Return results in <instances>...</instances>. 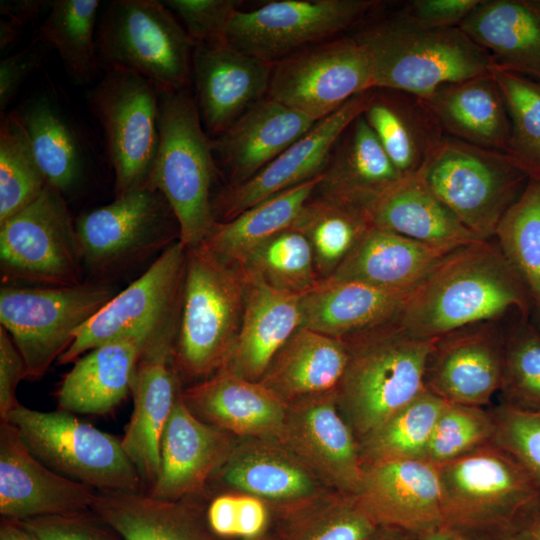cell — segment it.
Wrapping results in <instances>:
<instances>
[{
	"mask_svg": "<svg viewBox=\"0 0 540 540\" xmlns=\"http://www.w3.org/2000/svg\"><path fill=\"white\" fill-rule=\"evenodd\" d=\"M182 398L201 420L239 436L277 440L287 403L260 382L219 371L184 391Z\"/></svg>",
	"mask_w": 540,
	"mask_h": 540,
	"instance_id": "obj_27",
	"label": "cell"
},
{
	"mask_svg": "<svg viewBox=\"0 0 540 540\" xmlns=\"http://www.w3.org/2000/svg\"><path fill=\"white\" fill-rule=\"evenodd\" d=\"M436 466L444 523L476 540H499L514 516L540 492L494 441Z\"/></svg>",
	"mask_w": 540,
	"mask_h": 540,
	"instance_id": "obj_8",
	"label": "cell"
},
{
	"mask_svg": "<svg viewBox=\"0 0 540 540\" xmlns=\"http://www.w3.org/2000/svg\"><path fill=\"white\" fill-rule=\"evenodd\" d=\"M365 212L372 227L437 247L457 249L481 240L416 174L402 177Z\"/></svg>",
	"mask_w": 540,
	"mask_h": 540,
	"instance_id": "obj_37",
	"label": "cell"
},
{
	"mask_svg": "<svg viewBox=\"0 0 540 540\" xmlns=\"http://www.w3.org/2000/svg\"><path fill=\"white\" fill-rule=\"evenodd\" d=\"M194 47L177 17L158 0L110 1L96 30L100 70L137 73L157 90H186Z\"/></svg>",
	"mask_w": 540,
	"mask_h": 540,
	"instance_id": "obj_7",
	"label": "cell"
},
{
	"mask_svg": "<svg viewBox=\"0 0 540 540\" xmlns=\"http://www.w3.org/2000/svg\"><path fill=\"white\" fill-rule=\"evenodd\" d=\"M207 521L215 534L249 540L266 533L269 511L264 501L253 495L226 494L211 502Z\"/></svg>",
	"mask_w": 540,
	"mask_h": 540,
	"instance_id": "obj_52",
	"label": "cell"
},
{
	"mask_svg": "<svg viewBox=\"0 0 540 540\" xmlns=\"http://www.w3.org/2000/svg\"><path fill=\"white\" fill-rule=\"evenodd\" d=\"M424 100L446 135L507 153L510 121L493 73L442 85Z\"/></svg>",
	"mask_w": 540,
	"mask_h": 540,
	"instance_id": "obj_34",
	"label": "cell"
},
{
	"mask_svg": "<svg viewBox=\"0 0 540 540\" xmlns=\"http://www.w3.org/2000/svg\"><path fill=\"white\" fill-rule=\"evenodd\" d=\"M49 3L50 1L43 0H5L0 2V12L5 19L23 27L36 18Z\"/></svg>",
	"mask_w": 540,
	"mask_h": 540,
	"instance_id": "obj_59",
	"label": "cell"
},
{
	"mask_svg": "<svg viewBox=\"0 0 540 540\" xmlns=\"http://www.w3.org/2000/svg\"><path fill=\"white\" fill-rule=\"evenodd\" d=\"M22 27L11 22L8 19H1L0 21V48L6 49L10 46L18 37Z\"/></svg>",
	"mask_w": 540,
	"mask_h": 540,
	"instance_id": "obj_62",
	"label": "cell"
},
{
	"mask_svg": "<svg viewBox=\"0 0 540 540\" xmlns=\"http://www.w3.org/2000/svg\"><path fill=\"white\" fill-rule=\"evenodd\" d=\"M375 88L372 66L356 37L334 38L273 65L268 97L318 122Z\"/></svg>",
	"mask_w": 540,
	"mask_h": 540,
	"instance_id": "obj_14",
	"label": "cell"
},
{
	"mask_svg": "<svg viewBox=\"0 0 540 540\" xmlns=\"http://www.w3.org/2000/svg\"><path fill=\"white\" fill-rule=\"evenodd\" d=\"M0 540H36L18 520L3 519L0 528Z\"/></svg>",
	"mask_w": 540,
	"mask_h": 540,
	"instance_id": "obj_61",
	"label": "cell"
},
{
	"mask_svg": "<svg viewBox=\"0 0 540 540\" xmlns=\"http://www.w3.org/2000/svg\"><path fill=\"white\" fill-rule=\"evenodd\" d=\"M276 441L337 493H358L363 476L359 443L341 415L336 390L287 403Z\"/></svg>",
	"mask_w": 540,
	"mask_h": 540,
	"instance_id": "obj_18",
	"label": "cell"
},
{
	"mask_svg": "<svg viewBox=\"0 0 540 540\" xmlns=\"http://www.w3.org/2000/svg\"><path fill=\"white\" fill-rule=\"evenodd\" d=\"M96 489L40 462L6 420L0 423V513L22 521L91 510Z\"/></svg>",
	"mask_w": 540,
	"mask_h": 540,
	"instance_id": "obj_21",
	"label": "cell"
},
{
	"mask_svg": "<svg viewBox=\"0 0 540 540\" xmlns=\"http://www.w3.org/2000/svg\"><path fill=\"white\" fill-rule=\"evenodd\" d=\"M500 403L540 412V330L528 318L504 328Z\"/></svg>",
	"mask_w": 540,
	"mask_h": 540,
	"instance_id": "obj_48",
	"label": "cell"
},
{
	"mask_svg": "<svg viewBox=\"0 0 540 540\" xmlns=\"http://www.w3.org/2000/svg\"><path fill=\"white\" fill-rule=\"evenodd\" d=\"M458 27L498 69L540 82V1L481 0Z\"/></svg>",
	"mask_w": 540,
	"mask_h": 540,
	"instance_id": "obj_31",
	"label": "cell"
},
{
	"mask_svg": "<svg viewBox=\"0 0 540 540\" xmlns=\"http://www.w3.org/2000/svg\"><path fill=\"white\" fill-rule=\"evenodd\" d=\"M27 378L26 364L9 333L0 325V417L5 420L19 403L16 389Z\"/></svg>",
	"mask_w": 540,
	"mask_h": 540,
	"instance_id": "obj_57",
	"label": "cell"
},
{
	"mask_svg": "<svg viewBox=\"0 0 540 540\" xmlns=\"http://www.w3.org/2000/svg\"><path fill=\"white\" fill-rule=\"evenodd\" d=\"M163 4L179 18L196 44L219 41L237 0H165Z\"/></svg>",
	"mask_w": 540,
	"mask_h": 540,
	"instance_id": "obj_53",
	"label": "cell"
},
{
	"mask_svg": "<svg viewBox=\"0 0 540 540\" xmlns=\"http://www.w3.org/2000/svg\"><path fill=\"white\" fill-rule=\"evenodd\" d=\"M233 446L229 432L198 418L180 392L161 435L159 470L149 494L176 501L196 493Z\"/></svg>",
	"mask_w": 540,
	"mask_h": 540,
	"instance_id": "obj_24",
	"label": "cell"
},
{
	"mask_svg": "<svg viewBox=\"0 0 540 540\" xmlns=\"http://www.w3.org/2000/svg\"><path fill=\"white\" fill-rule=\"evenodd\" d=\"M75 228L83 265L108 272L174 242L179 225L164 195L151 183L80 215Z\"/></svg>",
	"mask_w": 540,
	"mask_h": 540,
	"instance_id": "obj_15",
	"label": "cell"
},
{
	"mask_svg": "<svg viewBox=\"0 0 540 540\" xmlns=\"http://www.w3.org/2000/svg\"><path fill=\"white\" fill-rule=\"evenodd\" d=\"M153 332L109 341L78 358L58 390L61 410L104 414L117 406L131 392L137 363Z\"/></svg>",
	"mask_w": 540,
	"mask_h": 540,
	"instance_id": "obj_32",
	"label": "cell"
},
{
	"mask_svg": "<svg viewBox=\"0 0 540 540\" xmlns=\"http://www.w3.org/2000/svg\"><path fill=\"white\" fill-rule=\"evenodd\" d=\"M187 250L179 240L164 249L139 278L77 331L58 364L75 362L109 341L153 332L181 301Z\"/></svg>",
	"mask_w": 540,
	"mask_h": 540,
	"instance_id": "obj_16",
	"label": "cell"
},
{
	"mask_svg": "<svg viewBox=\"0 0 540 540\" xmlns=\"http://www.w3.org/2000/svg\"><path fill=\"white\" fill-rule=\"evenodd\" d=\"M0 267L5 284L83 283L75 221L59 190L47 184L33 203L0 223Z\"/></svg>",
	"mask_w": 540,
	"mask_h": 540,
	"instance_id": "obj_11",
	"label": "cell"
},
{
	"mask_svg": "<svg viewBox=\"0 0 540 540\" xmlns=\"http://www.w3.org/2000/svg\"><path fill=\"white\" fill-rule=\"evenodd\" d=\"M493 75L510 121L507 154L540 179V82L498 68Z\"/></svg>",
	"mask_w": 540,
	"mask_h": 540,
	"instance_id": "obj_49",
	"label": "cell"
},
{
	"mask_svg": "<svg viewBox=\"0 0 540 540\" xmlns=\"http://www.w3.org/2000/svg\"><path fill=\"white\" fill-rule=\"evenodd\" d=\"M495 429L490 408L446 403L434 427L426 459L435 465L457 459L494 441Z\"/></svg>",
	"mask_w": 540,
	"mask_h": 540,
	"instance_id": "obj_50",
	"label": "cell"
},
{
	"mask_svg": "<svg viewBox=\"0 0 540 540\" xmlns=\"http://www.w3.org/2000/svg\"><path fill=\"white\" fill-rule=\"evenodd\" d=\"M504 327L470 324L435 339L424 371L425 390L447 403L485 407L499 392Z\"/></svg>",
	"mask_w": 540,
	"mask_h": 540,
	"instance_id": "obj_19",
	"label": "cell"
},
{
	"mask_svg": "<svg viewBox=\"0 0 540 540\" xmlns=\"http://www.w3.org/2000/svg\"><path fill=\"white\" fill-rule=\"evenodd\" d=\"M411 292L328 278L301 295V327L345 340L399 321Z\"/></svg>",
	"mask_w": 540,
	"mask_h": 540,
	"instance_id": "obj_26",
	"label": "cell"
},
{
	"mask_svg": "<svg viewBox=\"0 0 540 540\" xmlns=\"http://www.w3.org/2000/svg\"><path fill=\"white\" fill-rule=\"evenodd\" d=\"M371 540H418L414 534L406 531L380 526Z\"/></svg>",
	"mask_w": 540,
	"mask_h": 540,
	"instance_id": "obj_63",
	"label": "cell"
},
{
	"mask_svg": "<svg viewBox=\"0 0 540 540\" xmlns=\"http://www.w3.org/2000/svg\"><path fill=\"white\" fill-rule=\"evenodd\" d=\"M512 311L530 319V298L493 238L444 257L410 293L398 323L414 338L434 339Z\"/></svg>",
	"mask_w": 540,
	"mask_h": 540,
	"instance_id": "obj_1",
	"label": "cell"
},
{
	"mask_svg": "<svg viewBox=\"0 0 540 540\" xmlns=\"http://www.w3.org/2000/svg\"><path fill=\"white\" fill-rule=\"evenodd\" d=\"M41 42L32 41L30 46L0 62V111L7 106L18 93L20 86L36 70L44 59Z\"/></svg>",
	"mask_w": 540,
	"mask_h": 540,
	"instance_id": "obj_56",
	"label": "cell"
},
{
	"mask_svg": "<svg viewBox=\"0 0 540 540\" xmlns=\"http://www.w3.org/2000/svg\"><path fill=\"white\" fill-rule=\"evenodd\" d=\"M363 116L403 177L415 175L446 135L423 98L398 90L374 88Z\"/></svg>",
	"mask_w": 540,
	"mask_h": 540,
	"instance_id": "obj_36",
	"label": "cell"
},
{
	"mask_svg": "<svg viewBox=\"0 0 540 540\" xmlns=\"http://www.w3.org/2000/svg\"><path fill=\"white\" fill-rule=\"evenodd\" d=\"M5 420L53 471L96 490L141 491L142 481L122 440L71 412L33 410L18 403Z\"/></svg>",
	"mask_w": 540,
	"mask_h": 540,
	"instance_id": "obj_9",
	"label": "cell"
},
{
	"mask_svg": "<svg viewBox=\"0 0 540 540\" xmlns=\"http://www.w3.org/2000/svg\"><path fill=\"white\" fill-rule=\"evenodd\" d=\"M313 195L291 228L309 241L317 275L324 280L335 273L371 225L364 210Z\"/></svg>",
	"mask_w": 540,
	"mask_h": 540,
	"instance_id": "obj_41",
	"label": "cell"
},
{
	"mask_svg": "<svg viewBox=\"0 0 540 540\" xmlns=\"http://www.w3.org/2000/svg\"><path fill=\"white\" fill-rule=\"evenodd\" d=\"M446 403L424 391L358 440L363 466L385 460L426 459L434 427Z\"/></svg>",
	"mask_w": 540,
	"mask_h": 540,
	"instance_id": "obj_44",
	"label": "cell"
},
{
	"mask_svg": "<svg viewBox=\"0 0 540 540\" xmlns=\"http://www.w3.org/2000/svg\"><path fill=\"white\" fill-rule=\"evenodd\" d=\"M374 0H280L236 10L221 38L229 46L275 64L334 37L378 5Z\"/></svg>",
	"mask_w": 540,
	"mask_h": 540,
	"instance_id": "obj_13",
	"label": "cell"
},
{
	"mask_svg": "<svg viewBox=\"0 0 540 540\" xmlns=\"http://www.w3.org/2000/svg\"><path fill=\"white\" fill-rule=\"evenodd\" d=\"M494 238L530 298L540 330V179L530 178L501 219Z\"/></svg>",
	"mask_w": 540,
	"mask_h": 540,
	"instance_id": "obj_43",
	"label": "cell"
},
{
	"mask_svg": "<svg viewBox=\"0 0 540 540\" xmlns=\"http://www.w3.org/2000/svg\"><path fill=\"white\" fill-rule=\"evenodd\" d=\"M98 0H54L33 39L53 46L78 84L93 81L100 70L96 51Z\"/></svg>",
	"mask_w": 540,
	"mask_h": 540,
	"instance_id": "obj_42",
	"label": "cell"
},
{
	"mask_svg": "<svg viewBox=\"0 0 540 540\" xmlns=\"http://www.w3.org/2000/svg\"><path fill=\"white\" fill-rule=\"evenodd\" d=\"M249 540H284V539L282 538V536H273V535L264 533L256 538L249 539Z\"/></svg>",
	"mask_w": 540,
	"mask_h": 540,
	"instance_id": "obj_64",
	"label": "cell"
},
{
	"mask_svg": "<svg viewBox=\"0 0 540 540\" xmlns=\"http://www.w3.org/2000/svg\"><path fill=\"white\" fill-rule=\"evenodd\" d=\"M316 122L268 97L252 105L212 141L214 157L227 168L231 185L242 183L277 158Z\"/></svg>",
	"mask_w": 540,
	"mask_h": 540,
	"instance_id": "obj_29",
	"label": "cell"
},
{
	"mask_svg": "<svg viewBox=\"0 0 540 540\" xmlns=\"http://www.w3.org/2000/svg\"><path fill=\"white\" fill-rule=\"evenodd\" d=\"M48 184L63 195L84 178L92 157L89 142L57 95L40 93L18 110Z\"/></svg>",
	"mask_w": 540,
	"mask_h": 540,
	"instance_id": "obj_35",
	"label": "cell"
},
{
	"mask_svg": "<svg viewBox=\"0 0 540 540\" xmlns=\"http://www.w3.org/2000/svg\"><path fill=\"white\" fill-rule=\"evenodd\" d=\"M91 510L123 540H213L195 510L182 500L141 491L97 490Z\"/></svg>",
	"mask_w": 540,
	"mask_h": 540,
	"instance_id": "obj_39",
	"label": "cell"
},
{
	"mask_svg": "<svg viewBox=\"0 0 540 540\" xmlns=\"http://www.w3.org/2000/svg\"><path fill=\"white\" fill-rule=\"evenodd\" d=\"M252 439L234 445L217 471L226 485L279 505L287 514L322 497L318 477L282 444Z\"/></svg>",
	"mask_w": 540,
	"mask_h": 540,
	"instance_id": "obj_25",
	"label": "cell"
},
{
	"mask_svg": "<svg viewBox=\"0 0 540 540\" xmlns=\"http://www.w3.org/2000/svg\"><path fill=\"white\" fill-rule=\"evenodd\" d=\"M18 110L0 125V223L33 203L47 185Z\"/></svg>",
	"mask_w": 540,
	"mask_h": 540,
	"instance_id": "obj_45",
	"label": "cell"
},
{
	"mask_svg": "<svg viewBox=\"0 0 540 540\" xmlns=\"http://www.w3.org/2000/svg\"><path fill=\"white\" fill-rule=\"evenodd\" d=\"M499 540H540V492L514 516Z\"/></svg>",
	"mask_w": 540,
	"mask_h": 540,
	"instance_id": "obj_58",
	"label": "cell"
},
{
	"mask_svg": "<svg viewBox=\"0 0 540 540\" xmlns=\"http://www.w3.org/2000/svg\"><path fill=\"white\" fill-rule=\"evenodd\" d=\"M36 540H112L92 511L20 521Z\"/></svg>",
	"mask_w": 540,
	"mask_h": 540,
	"instance_id": "obj_54",
	"label": "cell"
},
{
	"mask_svg": "<svg viewBox=\"0 0 540 540\" xmlns=\"http://www.w3.org/2000/svg\"><path fill=\"white\" fill-rule=\"evenodd\" d=\"M237 266L277 290L296 295H303L320 281L309 241L293 228L258 245Z\"/></svg>",
	"mask_w": 540,
	"mask_h": 540,
	"instance_id": "obj_46",
	"label": "cell"
},
{
	"mask_svg": "<svg viewBox=\"0 0 540 540\" xmlns=\"http://www.w3.org/2000/svg\"><path fill=\"white\" fill-rule=\"evenodd\" d=\"M241 269L202 246L188 248L174 346L178 372L205 380L228 361L241 326Z\"/></svg>",
	"mask_w": 540,
	"mask_h": 540,
	"instance_id": "obj_4",
	"label": "cell"
},
{
	"mask_svg": "<svg viewBox=\"0 0 540 540\" xmlns=\"http://www.w3.org/2000/svg\"><path fill=\"white\" fill-rule=\"evenodd\" d=\"M242 273L245 298L241 326L220 371L259 382L278 351L301 327V295L277 290L254 275Z\"/></svg>",
	"mask_w": 540,
	"mask_h": 540,
	"instance_id": "obj_28",
	"label": "cell"
},
{
	"mask_svg": "<svg viewBox=\"0 0 540 540\" xmlns=\"http://www.w3.org/2000/svg\"><path fill=\"white\" fill-rule=\"evenodd\" d=\"M160 142L150 183L166 198L179 225V241L200 246L217 222L211 187L217 174L212 141L187 90H157Z\"/></svg>",
	"mask_w": 540,
	"mask_h": 540,
	"instance_id": "obj_5",
	"label": "cell"
},
{
	"mask_svg": "<svg viewBox=\"0 0 540 540\" xmlns=\"http://www.w3.org/2000/svg\"><path fill=\"white\" fill-rule=\"evenodd\" d=\"M435 339L414 338L396 322L344 340L348 361L336 399L357 440L426 391L425 365Z\"/></svg>",
	"mask_w": 540,
	"mask_h": 540,
	"instance_id": "obj_3",
	"label": "cell"
},
{
	"mask_svg": "<svg viewBox=\"0 0 540 540\" xmlns=\"http://www.w3.org/2000/svg\"><path fill=\"white\" fill-rule=\"evenodd\" d=\"M320 180L321 174L246 209L229 221H217L200 246L230 263L240 264L258 245L291 228Z\"/></svg>",
	"mask_w": 540,
	"mask_h": 540,
	"instance_id": "obj_40",
	"label": "cell"
},
{
	"mask_svg": "<svg viewBox=\"0 0 540 540\" xmlns=\"http://www.w3.org/2000/svg\"><path fill=\"white\" fill-rule=\"evenodd\" d=\"M181 301L145 344L131 386L133 411L122 445L149 491L157 478L160 440L179 396L174 346Z\"/></svg>",
	"mask_w": 540,
	"mask_h": 540,
	"instance_id": "obj_17",
	"label": "cell"
},
{
	"mask_svg": "<svg viewBox=\"0 0 540 540\" xmlns=\"http://www.w3.org/2000/svg\"><path fill=\"white\" fill-rule=\"evenodd\" d=\"M87 98L104 132L115 197L150 183L160 142L155 85L134 72L107 70Z\"/></svg>",
	"mask_w": 540,
	"mask_h": 540,
	"instance_id": "obj_12",
	"label": "cell"
},
{
	"mask_svg": "<svg viewBox=\"0 0 540 540\" xmlns=\"http://www.w3.org/2000/svg\"><path fill=\"white\" fill-rule=\"evenodd\" d=\"M416 175L477 238L493 239L529 173L509 154L445 135Z\"/></svg>",
	"mask_w": 540,
	"mask_h": 540,
	"instance_id": "obj_6",
	"label": "cell"
},
{
	"mask_svg": "<svg viewBox=\"0 0 540 540\" xmlns=\"http://www.w3.org/2000/svg\"><path fill=\"white\" fill-rule=\"evenodd\" d=\"M356 496L379 526L418 534L444 524L438 469L427 459L364 465Z\"/></svg>",
	"mask_w": 540,
	"mask_h": 540,
	"instance_id": "obj_22",
	"label": "cell"
},
{
	"mask_svg": "<svg viewBox=\"0 0 540 540\" xmlns=\"http://www.w3.org/2000/svg\"><path fill=\"white\" fill-rule=\"evenodd\" d=\"M116 295L103 282L45 287L3 284L0 322L26 364L27 378L43 376L77 331Z\"/></svg>",
	"mask_w": 540,
	"mask_h": 540,
	"instance_id": "obj_10",
	"label": "cell"
},
{
	"mask_svg": "<svg viewBox=\"0 0 540 540\" xmlns=\"http://www.w3.org/2000/svg\"><path fill=\"white\" fill-rule=\"evenodd\" d=\"M490 409L496 426L494 442L507 451L540 488V412L501 403Z\"/></svg>",
	"mask_w": 540,
	"mask_h": 540,
	"instance_id": "obj_51",
	"label": "cell"
},
{
	"mask_svg": "<svg viewBox=\"0 0 540 540\" xmlns=\"http://www.w3.org/2000/svg\"><path fill=\"white\" fill-rule=\"evenodd\" d=\"M273 64L222 41L196 44L192 56L197 106L216 135L230 128L269 89Z\"/></svg>",
	"mask_w": 540,
	"mask_h": 540,
	"instance_id": "obj_23",
	"label": "cell"
},
{
	"mask_svg": "<svg viewBox=\"0 0 540 540\" xmlns=\"http://www.w3.org/2000/svg\"><path fill=\"white\" fill-rule=\"evenodd\" d=\"M454 250L371 226L330 278L412 292Z\"/></svg>",
	"mask_w": 540,
	"mask_h": 540,
	"instance_id": "obj_33",
	"label": "cell"
},
{
	"mask_svg": "<svg viewBox=\"0 0 540 540\" xmlns=\"http://www.w3.org/2000/svg\"><path fill=\"white\" fill-rule=\"evenodd\" d=\"M321 173L318 195L366 211L403 176L363 113L343 133Z\"/></svg>",
	"mask_w": 540,
	"mask_h": 540,
	"instance_id": "obj_30",
	"label": "cell"
},
{
	"mask_svg": "<svg viewBox=\"0 0 540 540\" xmlns=\"http://www.w3.org/2000/svg\"><path fill=\"white\" fill-rule=\"evenodd\" d=\"M372 90L354 96L337 111L316 122L257 174L230 185L213 206L215 219L221 215L220 222L229 221L246 209L320 175L343 133L364 112Z\"/></svg>",
	"mask_w": 540,
	"mask_h": 540,
	"instance_id": "obj_20",
	"label": "cell"
},
{
	"mask_svg": "<svg viewBox=\"0 0 540 540\" xmlns=\"http://www.w3.org/2000/svg\"><path fill=\"white\" fill-rule=\"evenodd\" d=\"M348 361L344 340L299 327L259 381L286 403L335 391Z\"/></svg>",
	"mask_w": 540,
	"mask_h": 540,
	"instance_id": "obj_38",
	"label": "cell"
},
{
	"mask_svg": "<svg viewBox=\"0 0 540 540\" xmlns=\"http://www.w3.org/2000/svg\"><path fill=\"white\" fill-rule=\"evenodd\" d=\"M356 39L369 56L375 88L423 99L442 85L497 69L488 52L458 26H421L399 13L365 28Z\"/></svg>",
	"mask_w": 540,
	"mask_h": 540,
	"instance_id": "obj_2",
	"label": "cell"
},
{
	"mask_svg": "<svg viewBox=\"0 0 540 540\" xmlns=\"http://www.w3.org/2000/svg\"><path fill=\"white\" fill-rule=\"evenodd\" d=\"M356 495L337 493L287 514L284 540H371L379 529Z\"/></svg>",
	"mask_w": 540,
	"mask_h": 540,
	"instance_id": "obj_47",
	"label": "cell"
},
{
	"mask_svg": "<svg viewBox=\"0 0 540 540\" xmlns=\"http://www.w3.org/2000/svg\"><path fill=\"white\" fill-rule=\"evenodd\" d=\"M481 0H415L405 6L401 16L426 27L458 26Z\"/></svg>",
	"mask_w": 540,
	"mask_h": 540,
	"instance_id": "obj_55",
	"label": "cell"
},
{
	"mask_svg": "<svg viewBox=\"0 0 540 540\" xmlns=\"http://www.w3.org/2000/svg\"><path fill=\"white\" fill-rule=\"evenodd\" d=\"M414 535L418 540H476L445 523Z\"/></svg>",
	"mask_w": 540,
	"mask_h": 540,
	"instance_id": "obj_60",
	"label": "cell"
}]
</instances>
